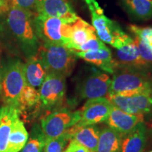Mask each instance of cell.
<instances>
[{
    "label": "cell",
    "instance_id": "obj_1",
    "mask_svg": "<svg viewBox=\"0 0 152 152\" xmlns=\"http://www.w3.org/2000/svg\"><path fill=\"white\" fill-rule=\"evenodd\" d=\"M35 14L31 11L11 6L7 16L9 27L28 58L36 56L39 47V40L36 34L34 23Z\"/></svg>",
    "mask_w": 152,
    "mask_h": 152
},
{
    "label": "cell",
    "instance_id": "obj_2",
    "mask_svg": "<svg viewBox=\"0 0 152 152\" xmlns=\"http://www.w3.org/2000/svg\"><path fill=\"white\" fill-rule=\"evenodd\" d=\"M92 16V23L96 35L104 42L109 44L115 49L131 42L133 39L123 31L117 22L104 15L96 0H85Z\"/></svg>",
    "mask_w": 152,
    "mask_h": 152
},
{
    "label": "cell",
    "instance_id": "obj_3",
    "mask_svg": "<svg viewBox=\"0 0 152 152\" xmlns=\"http://www.w3.org/2000/svg\"><path fill=\"white\" fill-rule=\"evenodd\" d=\"M40 59L47 73L68 77L74 69L76 55L64 45L42 43L36 55Z\"/></svg>",
    "mask_w": 152,
    "mask_h": 152
},
{
    "label": "cell",
    "instance_id": "obj_4",
    "mask_svg": "<svg viewBox=\"0 0 152 152\" xmlns=\"http://www.w3.org/2000/svg\"><path fill=\"white\" fill-rule=\"evenodd\" d=\"M150 89L152 82L143 73L129 68H120L118 66L113 73L109 94L128 96Z\"/></svg>",
    "mask_w": 152,
    "mask_h": 152
},
{
    "label": "cell",
    "instance_id": "obj_5",
    "mask_svg": "<svg viewBox=\"0 0 152 152\" xmlns=\"http://www.w3.org/2000/svg\"><path fill=\"white\" fill-rule=\"evenodd\" d=\"M1 84V92L4 105L18 109L19 96L26 85L23 64L19 60L9 62L4 68Z\"/></svg>",
    "mask_w": 152,
    "mask_h": 152
},
{
    "label": "cell",
    "instance_id": "obj_6",
    "mask_svg": "<svg viewBox=\"0 0 152 152\" xmlns=\"http://www.w3.org/2000/svg\"><path fill=\"white\" fill-rule=\"evenodd\" d=\"M80 119L79 111L60 109L42 119L41 128L46 140L56 138L65 133Z\"/></svg>",
    "mask_w": 152,
    "mask_h": 152
},
{
    "label": "cell",
    "instance_id": "obj_7",
    "mask_svg": "<svg viewBox=\"0 0 152 152\" xmlns=\"http://www.w3.org/2000/svg\"><path fill=\"white\" fill-rule=\"evenodd\" d=\"M106 98L114 106L128 113L144 116L152 112V89L128 96L109 94Z\"/></svg>",
    "mask_w": 152,
    "mask_h": 152
},
{
    "label": "cell",
    "instance_id": "obj_8",
    "mask_svg": "<svg viewBox=\"0 0 152 152\" xmlns=\"http://www.w3.org/2000/svg\"><path fill=\"white\" fill-rule=\"evenodd\" d=\"M66 89V77L47 73L39 91L41 104L49 109L60 106L65 97Z\"/></svg>",
    "mask_w": 152,
    "mask_h": 152
},
{
    "label": "cell",
    "instance_id": "obj_9",
    "mask_svg": "<svg viewBox=\"0 0 152 152\" xmlns=\"http://www.w3.org/2000/svg\"><path fill=\"white\" fill-rule=\"evenodd\" d=\"M111 85V79L109 75L94 70L82 80L77 86V92L81 99L107 97Z\"/></svg>",
    "mask_w": 152,
    "mask_h": 152
},
{
    "label": "cell",
    "instance_id": "obj_10",
    "mask_svg": "<svg viewBox=\"0 0 152 152\" xmlns=\"http://www.w3.org/2000/svg\"><path fill=\"white\" fill-rule=\"evenodd\" d=\"M34 23L38 39L42 43L66 46V41L63 37L61 30L64 24L67 22L58 18L36 14Z\"/></svg>",
    "mask_w": 152,
    "mask_h": 152
},
{
    "label": "cell",
    "instance_id": "obj_11",
    "mask_svg": "<svg viewBox=\"0 0 152 152\" xmlns=\"http://www.w3.org/2000/svg\"><path fill=\"white\" fill-rule=\"evenodd\" d=\"M112 106L106 97L88 99L79 110L80 119L76 125L85 126L104 122L109 116Z\"/></svg>",
    "mask_w": 152,
    "mask_h": 152
},
{
    "label": "cell",
    "instance_id": "obj_12",
    "mask_svg": "<svg viewBox=\"0 0 152 152\" xmlns=\"http://www.w3.org/2000/svg\"><path fill=\"white\" fill-rule=\"evenodd\" d=\"M35 4L38 14L61 18L68 23L79 18L68 0H35Z\"/></svg>",
    "mask_w": 152,
    "mask_h": 152
},
{
    "label": "cell",
    "instance_id": "obj_13",
    "mask_svg": "<svg viewBox=\"0 0 152 152\" xmlns=\"http://www.w3.org/2000/svg\"><path fill=\"white\" fill-rule=\"evenodd\" d=\"M144 117L142 115L128 113L113 105L109 116L106 121L109 128L125 135L132 130L139 123L143 122Z\"/></svg>",
    "mask_w": 152,
    "mask_h": 152
},
{
    "label": "cell",
    "instance_id": "obj_14",
    "mask_svg": "<svg viewBox=\"0 0 152 152\" xmlns=\"http://www.w3.org/2000/svg\"><path fill=\"white\" fill-rule=\"evenodd\" d=\"M99 130L96 125L78 126L75 124L66 131L74 140L91 152H96L99 136Z\"/></svg>",
    "mask_w": 152,
    "mask_h": 152
},
{
    "label": "cell",
    "instance_id": "obj_15",
    "mask_svg": "<svg viewBox=\"0 0 152 152\" xmlns=\"http://www.w3.org/2000/svg\"><path fill=\"white\" fill-rule=\"evenodd\" d=\"M77 56L86 61L87 62L98 66L104 71L113 73L119 64L113 58L111 50L106 47L105 48L91 52H74Z\"/></svg>",
    "mask_w": 152,
    "mask_h": 152
},
{
    "label": "cell",
    "instance_id": "obj_16",
    "mask_svg": "<svg viewBox=\"0 0 152 152\" xmlns=\"http://www.w3.org/2000/svg\"><path fill=\"white\" fill-rule=\"evenodd\" d=\"M147 139V127L143 122L123 135L121 152H143Z\"/></svg>",
    "mask_w": 152,
    "mask_h": 152
},
{
    "label": "cell",
    "instance_id": "obj_17",
    "mask_svg": "<svg viewBox=\"0 0 152 152\" xmlns=\"http://www.w3.org/2000/svg\"><path fill=\"white\" fill-rule=\"evenodd\" d=\"M96 36L94 27L78 18L71 23V37L70 42L66 47L73 51L77 47L83 45Z\"/></svg>",
    "mask_w": 152,
    "mask_h": 152
},
{
    "label": "cell",
    "instance_id": "obj_18",
    "mask_svg": "<svg viewBox=\"0 0 152 152\" xmlns=\"http://www.w3.org/2000/svg\"><path fill=\"white\" fill-rule=\"evenodd\" d=\"M23 73L26 85L39 87L42 84L47 75V71L37 56L30 57L23 64Z\"/></svg>",
    "mask_w": 152,
    "mask_h": 152
},
{
    "label": "cell",
    "instance_id": "obj_19",
    "mask_svg": "<svg viewBox=\"0 0 152 152\" xmlns=\"http://www.w3.org/2000/svg\"><path fill=\"white\" fill-rule=\"evenodd\" d=\"M18 109L4 105L0 109V152H6L13 122L19 115Z\"/></svg>",
    "mask_w": 152,
    "mask_h": 152
},
{
    "label": "cell",
    "instance_id": "obj_20",
    "mask_svg": "<svg viewBox=\"0 0 152 152\" xmlns=\"http://www.w3.org/2000/svg\"><path fill=\"white\" fill-rule=\"evenodd\" d=\"M123 134L109 127L99 131L96 152H121Z\"/></svg>",
    "mask_w": 152,
    "mask_h": 152
},
{
    "label": "cell",
    "instance_id": "obj_21",
    "mask_svg": "<svg viewBox=\"0 0 152 152\" xmlns=\"http://www.w3.org/2000/svg\"><path fill=\"white\" fill-rule=\"evenodd\" d=\"M28 139V133L25 128L23 123L19 118V115L15 118L6 152H19L22 150Z\"/></svg>",
    "mask_w": 152,
    "mask_h": 152
},
{
    "label": "cell",
    "instance_id": "obj_22",
    "mask_svg": "<svg viewBox=\"0 0 152 152\" xmlns=\"http://www.w3.org/2000/svg\"><path fill=\"white\" fill-rule=\"evenodd\" d=\"M116 57L117 63L121 65L132 66L137 67H143L147 64L142 59L140 56L137 46L134 39L131 42L123 45V47L117 49Z\"/></svg>",
    "mask_w": 152,
    "mask_h": 152
},
{
    "label": "cell",
    "instance_id": "obj_23",
    "mask_svg": "<svg viewBox=\"0 0 152 152\" xmlns=\"http://www.w3.org/2000/svg\"><path fill=\"white\" fill-rule=\"evenodd\" d=\"M125 8L131 15L139 19L152 17V4L147 0H122Z\"/></svg>",
    "mask_w": 152,
    "mask_h": 152
},
{
    "label": "cell",
    "instance_id": "obj_24",
    "mask_svg": "<svg viewBox=\"0 0 152 152\" xmlns=\"http://www.w3.org/2000/svg\"><path fill=\"white\" fill-rule=\"evenodd\" d=\"M41 104L39 93L35 87L26 85L20 92L18 99V111L21 112Z\"/></svg>",
    "mask_w": 152,
    "mask_h": 152
},
{
    "label": "cell",
    "instance_id": "obj_25",
    "mask_svg": "<svg viewBox=\"0 0 152 152\" xmlns=\"http://www.w3.org/2000/svg\"><path fill=\"white\" fill-rule=\"evenodd\" d=\"M46 137L39 125L35 124L32 128L30 136L21 152H42L45 147Z\"/></svg>",
    "mask_w": 152,
    "mask_h": 152
},
{
    "label": "cell",
    "instance_id": "obj_26",
    "mask_svg": "<svg viewBox=\"0 0 152 152\" xmlns=\"http://www.w3.org/2000/svg\"><path fill=\"white\" fill-rule=\"evenodd\" d=\"M71 140V137L67 132L56 138L46 140L44 152H64L66 146Z\"/></svg>",
    "mask_w": 152,
    "mask_h": 152
},
{
    "label": "cell",
    "instance_id": "obj_27",
    "mask_svg": "<svg viewBox=\"0 0 152 152\" xmlns=\"http://www.w3.org/2000/svg\"><path fill=\"white\" fill-rule=\"evenodd\" d=\"M106 46L104 45V42H102L99 38L95 37L94 38H92L90 40H88L86 42L83 44V45H80V46L77 47L74 49V52H91V51H96L98 49L105 48Z\"/></svg>",
    "mask_w": 152,
    "mask_h": 152
},
{
    "label": "cell",
    "instance_id": "obj_28",
    "mask_svg": "<svg viewBox=\"0 0 152 152\" xmlns=\"http://www.w3.org/2000/svg\"><path fill=\"white\" fill-rule=\"evenodd\" d=\"M134 42L138 47L140 56L147 64H152V47L149 44L146 42L137 37H134Z\"/></svg>",
    "mask_w": 152,
    "mask_h": 152
},
{
    "label": "cell",
    "instance_id": "obj_29",
    "mask_svg": "<svg viewBox=\"0 0 152 152\" xmlns=\"http://www.w3.org/2000/svg\"><path fill=\"white\" fill-rule=\"evenodd\" d=\"M129 29L140 39L150 45L152 42V28H141L134 25H130Z\"/></svg>",
    "mask_w": 152,
    "mask_h": 152
},
{
    "label": "cell",
    "instance_id": "obj_30",
    "mask_svg": "<svg viewBox=\"0 0 152 152\" xmlns=\"http://www.w3.org/2000/svg\"><path fill=\"white\" fill-rule=\"evenodd\" d=\"M14 6L37 14L35 0H10V7Z\"/></svg>",
    "mask_w": 152,
    "mask_h": 152
},
{
    "label": "cell",
    "instance_id": "obj_31",
    "mask_svg": "<svg viewBox=\"0 0 152 152\" xmlns=\"http://www.w3.org/2000/svg\"><path fill=\"white\" fill-rule=\"evenodd\" d=\"M64 152H91L89 151L87 148H85L82 146L81 144H80L76 142L74 140H71L69 144L68 145V147L65 149V151Z\"/></svg>",
    "mask_w": 152,
    "mask_h": 152
},
{
    "label": "cell",
    "instance_id": "obj_32",
    "mask_svg": "<svg viewBox=\"0 0 152 152\" xmlns=\"http://www.w3.org/2000/svg\"><path fill=\"white\" fill-rule=\"evenodd\" d=\"M10 7V0H0V10L7 11Z\"/></svg>",
    "mask_w": 152,
    "mask_h": 152
},
{
    "label": "cell",
    "instance_id": "obj_33",
    "mask_svg": "<svg viewBox=\"0 0 152 152\" xmlns=\"http://www.w3.org/2000/svg\"><path fill=\"white\" fill-rule=\"evenodd\" d=\"M1 73H0V92H1Z\"/></svg>",
    "mask_w": 152,
    "mask_h": 152
},
{
    "label": "cell",
    "instance_id": "obj_34",
    "mask_svg": "<svg viewBox=\"0 0 152 152\" xmlns=\"http://www.w3.org/2000/svg\"><path fill=\"white\" fill-rule=\"evenodd\" d=\"M147 1H149V2H151L152 4V0H147Z\"/></svg>",
    "mask_w": 152,
    "mask_h": 152
},
{
    "label": "cell",
    "instance_id": "obj_35",
    "mask_svg": "<svg viewBox=\"0 0 152 152\" xmlns=\"http://www.w3.org/2000/svg\"><path fill=\"white\" fill-rule=\"evenodd\" d=\"M150 45V46H151V47H152V42H151V44H150V45Z\"/></svg>",
    "mask_w": 152,
    "mask_h": 152
},
{
    "label": "cell",
    "instance_id": "obj_36",
    "mask_svg": "<svg viewBox=\"0 0 152 152\" xmlns=\"http://www.w3.org/2000/svg\"><path fill=\"white\" fill-rule=\"evenodd\" d=\"M149 152H152V151H149Z\"/></svg>",
    "mask_w": 152,
    "mask_h": 152
}]
</instances>
